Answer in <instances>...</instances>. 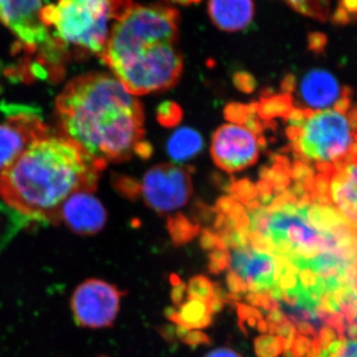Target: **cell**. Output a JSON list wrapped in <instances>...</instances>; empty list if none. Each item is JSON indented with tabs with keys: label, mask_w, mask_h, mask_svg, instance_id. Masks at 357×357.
Returning <instances> with one entry per match:
<instances>
[{
	"label": "cell",
	"mask_w": 357,
	"mask_h": 357,
	"mask_svg": "<svg viewBox=\"0 0 357 357\" xmlns=\"http://www.w3.org/2000/svg\"><path fill=\"white\" fill-rule=\"evenodd\" d=\"M210 263H208V268L210 271L213 273H220L223 270L229 268L230 255L229 249L227 248H217L215 251L211 253L208 257Z\"/></svg>",
	"instance_id": "25"
},
{
	"label": "cell",
	"mask_w": 357,
	"mask_h": 357,
	"mask_svg": "<svg viewBox=\"0 0 357 357\" xmlns=\"http://www.w3.org/2000/svg\"><path fill=\"white\" fill-rule=\"evenodd\" d=\"M215 287L210 279L199 275L192 277L187 287L188 299H196L210 303L215 297Z\"/></svg>",
	"instance_id": "20"
},
{
	"label": "cell",
	"mask_w": 357,
	"mask_h": 357,
	"mask_svg": "<svg viewBox=\"0 0 357 357\" xmlns=\"http://www.w3.org/2000/svg\"><path fill=\"white\" fill-rule=\"evenodd\" d=\"M289 138L301 159L318 162V166L335 165L351 153L357 112L351 117L337 109H293L288 115Z\"/></svg>",
	"instance_id": "5"
},
{
	"label": "cell",
	"mask_w": 357,
	"mask_h": 357,
	"mask_svg": "<svg viewBox=\"0 0 357 357\" xmlns=\"http://www.w3.org/2000/svg\"><path fill=\"white\" fill-rule=\"evenodd\" d=\"M107 213L100 199L91 192H77L61 206L60 222L79 236H93L105 227Z\"/></svg>",
	"instance_id": "13"
},
{
	"label": "cell",
	"mask_w": 357,
	"mask_h": 357,
	"mask_svg": "<svg viewBox=\"0 0 357 357\" xmlns=\"http://www.w3.org/2000/svg\"><path fill=\"white\" fill-rule=\"evenodd\" d=\"M345 333H347V337L349 338H356L357 337V324H349V326H347L345 328Z\"/></svg>",
	"instance_id": "35"
},
{
	"label": "cell",
	"mask_w": 357,
	"mask_h": 357,
	"mask_svg": "<svg viewBox=\"0 0 357 357\" xmlns=\"http://www.w3.org/2000/svg\"><path fill=\"white\" fill-rule=\"evenodd\" d=\"M294 10L301 14L325 20L328 13L330 0H284Z\"/></svg>",
	"instance_id": "18"
},
{
	"label": "cell",
	"mask_w": 357,
	"mask_h": 357,
	"mask_svg": "<svg viewBox=\"0 0 357 357\" xmlns=\"http://www.w3.org/2000/svg\"><path fill=\"white\" fill-rule=\"evenodd\" d=\"M286 340L281 335H262L256 337L255 349L258 357H279L285 349Z\"/></svg>",
	"instance_id": "19"
},
{
	"label": "cell",
	"mask_w": 357,
	"mask_h": 357,
	"mask_svg": "<svg viewBox=\"0 0 357 357\" xmlns=\"http://www.w3.org/2000/svg\"><path fill=\"white\" fill-rule=\"evenodd\" d=\"M48 126L36 112L21 107L0 123V172L6 170L27 148L48 137Z\"/></svg>",
	"instance_id": "12"
},
{
	"label": "cell",
	"mask_w": 357,
	"mask_h": 357,
	"mask_svg": "<svg viewBox=\"0 0 357 357\" xmlns=\"http://www.w3.org/2000/svg\"><path fill=\"white\" fill-rule=\"evenodd\" d=\"M337 332L333 331L331 326H324L319 330V342H321V347L324 349H326L328 347V345L333 344L335 340H337Z\"/></svg>",
	"instance_id": "29"
},
{
	"label": "cell",
	"mask_w": 357,
	"mask_h": 357,
	"mask_svg": "<svg viewBox=\"0 0 357 357\" xmlns=\"http://www.w3.org/2000/svg\"><path fill=\"white\" fill-rule=\"evenodd\" d=\"M335 354L337 357H357V340L345 342Z\"/></svg>",
	"instance_id": "30"
},
{
	"label": "cell",
	"mask_w": 357,
	"mask_h": 357,
	"mask_svg": "<svg viewBox=\"0 0 357 357\" xmlns=\"http://www.w3.org/2000/svg\"><path fill=\"white\" fill-rule=\"evenodd\" d=\"M139 191L148 206L159 213L178 211L191 199L189 173L172 164L155 166L145 173Z\"/></svg>",
	"instance_id": "10"
},
{
	"label": "cell",
	"mask_w": 357,
	"mask_h": 357,
	"mask_svg": "<svg viewBox=\"0 0 357 357\" xmlns=\"http://www.w3.org/2000/svg\"><path fill=\"white\" fill-rule=\"evenodd\" d=\"M58 123L103 168L107 162L149 156L142 105L114 76L91 73L70 81L56 100Z\"/></svg>",
	"instance_id": "1"
},
{
	"label": "cell",
	"mask_w": 357,
	"mask_h": 357,
	"mask_svg": "<svg viewBox=\"0 0 357 357\" xmlns=\"http://www.w3.org/2000/svg\"><path fill=\"white\" fill-rule=\"evenodd\" d=\"M134 6L132 0H58L43 7L41 20L68 50L100 57L114 25Z\"/></svg>",
	"instance_id": "4"
},
{
	"label": "cell",
	"mask_w": 357,
	"mask_h": 357,
	"mask_svg": "<svg viewBox=\"0 0 357 357\" xmlns=\"http://www.w3.org/2000/svg\"><path fill=\"white\" fill-rule=\"evenodd\" d=\"M178 27L180 14L172 6H134L114 25L100 58L133 96L166 91L183 72Z\"/></svg>",
	"instance_id": "3"
},
{
	"label": "cell",
	"mask_w": 357,
	"mask_h": 357,
	"mask_svg": "<svg viewBox=\"0 0 357 357\" xmlns=\"http://www.w3.org/2000/svg\"><path fill=\"white\" fill-rule=\"evenodd\" d=\"M204 139L195 129L181 128L175 130L167 143V152L178 163L189 161L203 150Z\"/></svg>",
	"instance_id": "17"
},
{
	"label": "cell",
	"mask_w": 357,
	"mask_h": 357,
	"mask_svg": "<svg viewBox=\"0 0 357 357\" xmlns=\"http://www.w3.org/2000/svg\"><path fill=\"white\" fill-rule=\"evenodd\" d=\"M168 3L181 4V6H190V4L198 3L201 0H163Z\"/></svg>",
	"instance_id": "36"
},
{
	"label": "cell",
	"mask_w": 357,
	"mask_h": 357,
	"mask_svg": "<svg viewBox=\"0 0 357 357\" xmlns=\"http://www.w3.org/2000/svg\"><path fill=\"white\" fill-rule=\"evenodd\" d=\"M318 169L321 174L312 183V195L333 206L357 230V155Z\"/></svg>",
	"instance_id": "7"
},
{
	"label": "cell",
	"mask_w": 357,
	"mask_h": 357,
	"mask_svg": "<svg viewBox=\"0 0 357 357\" xmlns=\"http://www.w3.org/2000/svg\"><path fill=\"white\" fill-rule=\"evenodd\" d=\"M182 112L177 105L173 102H165L160 105L158 119L163 126H175L180 121Z\"/></svg>",
	"instance_id": "24"
},
{
	"label": "cell",
	"mask_w": 357,
	"mask_h": 357,
	"mask_svg": "<svg viewBox=\"0 0 357 357\" xmlns=\"http://www.w3.org/2000/svg\"><path fill=\"white\" fill-rule=\"evenodd\" d=\"M42 0H0V23L15 38L17 47L37 56L39 65L63 70L68 49L41 20Z\"/></svg>",
	"instance_id": "6"
},
{
	"label": "cell",
	"mask_w": 357,
	"mask_h": 357,
	"mask_svg": "<svg viewBox=\"0 0 357 357\" xmlns=\"http://www.w3.org/2000/svg\"><path fill=\"white\" fill-rule=\"evenodd\" d=\"M292 105L288 96H277V98H269L262 103L261 110L263 116L267 119L272 116H288L292 112Z\"/></svg>",
	"instance_id": "21"
},
{
	"label": "cell",
	"mask_w": 357,
	"mask_h": 357,
	"mask_svg": "<svg viewBox=\"0 0 357 357\" xmlns=\"http://www.w3.org/2000/svg\"><path fill=\"white\" fill-rule=\"evenodd\" d=\"M299 93L303 103L312 109L325 110L340 102L342 89L335 76L325 70H310L301 81Z\"/></svg>",
	"instance_id": "14"
},
{
	"label": "cell",
	"mask_w": 357,
	"mask_h": 357,
	"mask_svg": "<svg viewBox=\"0 0 357 357\" xmlns=\"http://www.w3.org/2000/svg\"><path fill=\"white\" fill-rule=\"evenodd\" d=\"M357 18V0H340V4L333 13V21L335 24H347Z\"/></svg>",
	"instance_id": "22"
},
{
	"label": "cell",
	"mask_w": 357,
	"mask_h": 357,
	"mask_svg": "<svg viewBox=\"0 0 357 357\" xmlns=\"http://www.w3.org/2000/svg\"><path fill=\"white\" fill-rule=\"evenodd\" d=\"M312 342L309 338L297 335L294 340L292 347V354L294 357H306L307 352L311 349Z\"/></svg>",
	"instance_id": "27"
},
{
	"label": "cell",
	"mask_w": 357,
	"mask_h": 357,
	"mask_svg": "<svg viewBox=\"0 0 357 357\" xmlns=\"http://www.w3.org/2000/svg\"><path fill=\"white\" fill-rule=\"evenodd\" d=\"M183 342L190 347H196L201 344H210L211 340L206 333L199 332L198 330L189 331L184 337L182 338Z\"/></svg>",
	"instance_id": "26"
},
{
	"label": "cell",
	"mask_w": 357,
	"mask_h": 357,
	"mask_svg": "<svg viewBox=\"0 0 357 357\" xmlns=\"http://www.w3.org/2000/svg\"><path fill=\"white\" fill-rule=\"evenodd\" d=\"M206 357H243L238 352L227 347H220L215 351L208 352Z\"/></svg>",
	"instance_id": "33"
},
{
	"label": "cell",
	"mask_w": 357,
	"mask_h": 357,
	"mask_svg": "<svg viewBox=\"0 0 357 357\" xmlns=\"http://www.w3.org/2000/svg\"><path fill=\"white\" fill-rule=\"evenodd\" d=\"M102 169L74 141L49 135L0 172V198L34 222L59 223L66 199L95 191Z\"/></svg>",
	"instance_id": "2"
},
{
	"label": "cell",
	"mask_w": 357,
	"mask_h": 357,
	"mask_svg": "<svg viewBox=\"0 0 357 357\" xmlns=\"http://www.w3.org/2000/svg\"><path fill=\"white\" fill-rule=\"evenodd\" d=\"M170 231L174 241L177 244L187 243L197 234V229H194L189 222L184 220H174L170 223Z\"/></svg>",
	"instance_id": "23"
},
{
	"label": "cell",
	"mask_w": 357,
	"mask_h": 357,
	"mask_svg": "<svg viewBox=\"0 0 357 357\" xmlns=\"http://www.w3.org/2000/svg\"><path fill=\"white\" fill-rule=\"evenodd\" d=\"M166 314L176 325L183 326L188 331H194L210 326L213 321V312L208 303L188 299L187 302L180 305L178 310L169 307Z\"/></svg>",
	"instance_id": "16"
},
{
	"label": "cell",
	"mask_w": 357,
	"mask_h": 357,
	"mask_svg": "<svg viewBox=\"0 0 357 357\" xmlns=\"http://www.w3.org/2000/svg\"><path fill=\"white\" fill-rule=\"evenodd\" d=\"M326 45L325 35L319 34V33H312L310 35V48L312 50L319 52L323 50Z\"/></svg>",
	"instance_id": "32"
},
{
	"label": "cell",
	"mask_w": 357,
	"mask_h": 357,
	"mask_svg": "<svg viewBox=\"0 0 357 357\" xmlns=\"http://www.w3.org/2000/svg\"><path fill=\"white\" fill-rule=\"evenodd\" d=\"M258 130V124L250 119L248 122H229L218 128L211 146L215 163L229 173L252 166L261 148Z\"/></svg>",
	"instance_id": "8"
},
{
	"label": "cell",
	"mask_w": 357,
	"mask_h": 357,
	"mask_svg": "<svg viewBox=\"0 0 357 357\" xmlns=\"http://www.w3.org/2000/svg\"><path fill=\"white\" fill-rule=\"evenodd\" d=\"M296 326H297L300 333H303V335H312V337L317 335L316 328L311 324L307 323V321H302V323L297 324Z\"/></svg>",
	"instance_id": "34"
},
{
	"label": "cell",
	"mask_w": 357,
	"mask_h": 357,
	"mask_svg": "<svg viewBox=\"0 0 357 357\" xmlns=\"http://www.w3.org/2000/svg\"><path fill=\"white\" fill-rule=\"evenodd\" d=\"M185 292H187V287H185L184 283L178 282V284H174L172 295H171V297H172L174 304H175L176 306H178V305H181V303L183 302Z\"/></svg>",
	"instance_id": "31"
},
{
	"label": "cell",
	"mask_w": 357,
	"mask_h": 357,
	"mask_svg": "<svg viewBox=\"0 0 357 357\" xmlns=\"http://www.w3.org/2000/svg\"><path fill=\"white\" fill-rule=\"evenodd\" d=\"M122 295L112 284L88 279L75 289L70 298L73 318L82 328H109L119 314Z\"/></svg>",
	"instance_id": "9"
},
{
	"label": "cell",
	"mask_w": 357,
	"mask_h": 357,
	"mask_svg": "<svg viewBox=\"0 0 357 357\" xmlns=\"http://www.w3.org/2000/svg\"><path fill=\"white\" fill-rule=\"evenodd\" d=\"M225 248L229 251V269L243 281L249 290L262 293L277 285L285 260L253 248L248 241L229 243Z\"/></svg>",
	"instance_id": "11"
},
{
	"label": "cell",
	"mask_w": 357,
	"mask_h": 357,
	"mask_svg": "<svg viewBox=\"0 0 357 357\" xmlns=\"http://www.w3.org/2000/svg\"><path fill=\"white\" fill-rule=\"evenodd\" d=\"M227 286H229L230 292L234 295H243L248 290V286L232 271H230L227 275Z\"/></svg>",
	"instance_id": "28"
},
{
	"label": "cell",
	"mask_w": 357,
	"mask_h": 357,
	"mask_svg": "<svg viewBox=\"0 0 357 357\" xmlns=\"http://www.w3.org/2000/svg\"><path fill=\"white\" fill-rule=\"evenodd\" d=\"M253 0H208V13L213 24L225 32H238L255 18Z\"/></svg>",
	"instance_id": "15"
}]
</instances>
